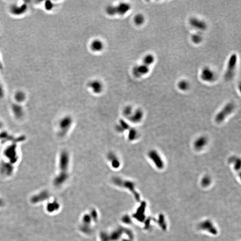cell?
I'll list each match as a JSON object with an SVG mask.
<instances>
[{"mask_svg": "<svg viewBox=\"0 0 241 241\" xmlns=\"http://www.w3.org/2000/svg\"><path fill=\"white\" fill-rule=\"evenodd\" d=\"M149 158L152 161L157 168L161 169L164 168V163L160 154L156 150H152L148 153Z\"/></svg>", "mask_w": 241, "mask_h": 241, "instance_id": "5b68a950", "label": "cell"}, {"mask_svg": "<svg viewBox=\"0 0 241 241\" xmlns=\"http://www.w3.org/2000/svg\"><path fill=\"white\" fill-rule=\"evenodd\" d=\"M237 62V56L236 54H233L229 60L227 68L225 74V79L231 80L232 79L234 75L236 67Z\"/></svg>", "mask_w": 241, "mask_h": 241, "instance_id": "7a4b0ae2", "label": "cell"}, {"mask_svg": "<svg viewBox=\"0 0 241 241\" xmlns=\"http://www.w3.org/2000/svg\"><path fill=\"white\" fill-rule=\"evenodd\" d=\"M154 57L152 55H148L145 56L143 60V64L149 67L154 62Z\"/></svg>", "mask_w": 241, "mask_h": 241, "instance_id": "d6986e66", "label": "cell"}, {"mask_svg": "<svg viewBox=\"0 0 241 241\" xmlns=\"http://www.w3.org/2000/svg\"><path fill=\"white\" fill-rule=\"evenodd\" d=\"M4 95H5V92H4V88H3L1 82L0 81V99L3 98Z\"/></svg>", "mask_w": 241, "mask_h": 241, "instance_id": "484cf974", "label": "cell"}, {"mask_svg": "<svg viewBox=\"0 0 241 241\" xmlns=\"http://www.w3.org/2000/svg\"><path fill=\"white\" fill-rule=\"evenodd\" d=\"M178 87L181 90L185 91L188 89L189 84H188V83L185 80H181L179 83Z\"/></svg>", "mask_w": 241, "mask_h": 241, "instance_id": "cb8c5ba5", "label": "cell"}, {"mask_svg": "<svg viewBox=\"0 0 241 241\" xmlns=\"http://www.w3.org/2000/svg\"><path fill=\"white\" fill-rule=\"evenodd\" d=\"M234 105L231 103L226 105L224 108L217 114L215 117V121L217 123H221L225 120L229 115H230L234 109Z\"/></svg>", "mask_w": 241, "mask_h": 241, "instance_id": "277c9868", "label": "cell"}, {"mask_svg": "<svg viewBox=\"0 0 241 241\" xmlns=\"http://www.w3.org/2000/svg\"><path fill=\"white\" fill-rule=\"evenodd\" d=\"M73 123V119L71 116L67 115L60 120L58 124L59 136L64 137L68 133Z\"/></svg>", "mask_w": 241, "mask_h": 241, "instance_id": "6da1fadb", "label": "cell"}, {"mask_svg": "<svg viewBox=\"0 0 241 241\" xmlns=\"http://www.w3.org/2000/svg\"><path fill=\"white\" fill-rule=\"evenodd\" d=\"M89 88H90L94 93L99 94L103 91V86L102 83L98 80H95L90 82L89 84Z\"/></svg>", "mask_w": 241, "mask_h": 241, "instance_id": "9c48e42d", "label": "cell"}, {"mask_svg": "<svg viewBox=\"0 0 241 241\" xmlns=\"http://www.w3.org/2000/svg\"><path fill=\"white\" fill-rule=\"evenodd\" d=\"M3 68V66H2V63H1V59H0V69H2Z\"/></svg>", "mask_w": 241, "mask_h": 241, "instance_id": "83f0119b", "label": "cell"}, {"mask_svg": "<svg viewBox=\"0 0 241 241\" xmlns=\"http://www.w3.org/2000/svg\"><path fill=\"white\" fill-rule=\"evenodd\" d=\"M130 9V6L127 3H120L116 6V13L119 15H125Z\"/></svg>", "mask_w": 241, "mask_h": 241, "instance_id": "4fadbf2b", "label": "cell"}, {"mask_svg": "<svg viewBox=\"0 0 241 241\" xmlns=\"http://www.w3.org/2000/svg\"><path fill=\"white\" fill-rule=\"evenodd\" d=\"M106 12L109 15L114 16L117 15L116 13V6H109L106 9Z\"/></svg>", "mask_w": 241, "mask_h": 241, "instance_id": "603a6c76", "label": "cell"}, {"mask_svg": "<svg viewBox=\"0 0 241 241\" xmlns=\"http://www.w3.org/2000/svg\"><path fill=\"white\" fill-rule=\"evenodd\" d=\"M107 158L110 161L111 166L114 168H118L120 167V161L115 153L112 152L109 153L107 155Z\"/></svg>", "mask_w": 241, "mask_h": 241, "instance_id": "8fae6325", "label": "cell"}, {"mask_svg": "<svg viewBox=\"0 0 241 241\" xmlns=\"http://www.w3.org/2000/svg\"><path fill=\"white\" fill-rule=\"evenodd\" d=\"M190 25L194 28L200 30H204L206 28V25L203 21L196 18H192L189 21Z\"/></svg>", "mask_w": 241, "mask_h": 241, "instance_id": "7c38bea8", "label": "cell"}, {"mask_svg": "<svg viewBox=\"0 0 241 241\" xmlns=\"http://www.w3.org/2000/svg\"><path fill=\"white\" fill-rule=\"evenodd\" d=\"M128 139L130 141H134L136 140L139 137V133L137 130L134 128H130L128 130Z\"/></svg>", "mask_w": 241, "mask_h": 241, "instance_id": "e0dca14e", "label": "cell"}, {"mask_svg": "<svg viewBox=\"0 0 241 241\" xmlns=\"http://www.w3.org/2000/svg\"><path fill=\"white\" fill-rule=\"evenodd\" d=\"M46 7L47 8L48 10H50V9H51L53 7V4L52 3H50L49 1H48V3H46Z\"/></svg>", "mask_w": 241, "mask_h": 241, "instance_id": "4316f807", "label": "cell"}, {"mask_svg": "<svg viewBox=\"0 0 241 241\" xmlns=\"http://www.w3.org/2000/svg\"><path fill=\"white\" fill-rule=\"evenodd\" d=\"M15 98L17 102H23L26 98V95L23 92L21 91H19L17 92L15 95Z\"/></svg>", "mask_w": 241, "mask_h": 241, "instance_id": "ffe728a7", "label": "cell"}, {"mask_svg": "<svg viewBox=\"0 0 241 241\" xmlns=\"http://www.w3.org/2000/svg\"><path fill=\"white\" fill-rule=\"evenodd\" d=\"M145 19L143 16L141 14H138L134 18V21L137 25H141L144 22Z\"/></svg>", "mask_w": 241, "mask_h": 241, "instance_id": "44dd1931", "label": "cell"}, {"mask_svg": "<svg viewBox=\"0 0 241 241\" xmlns=\"http://www.w3.org/2000/svg\"><path fill=\"white\" fill-rule=\"evenodd\" d=\"M201 78L204 81L212 82L215 79V75L214 73L210 69L205 68L202 70L201 74Z\"/></svg>", "mask_w": 241, "mask_h": 241, "instance_id": "52a82bcc", "label": "cell"}, {"mask_svg": "<svg viewBox=\"0 0 241 241\" xmlns=\"http://www.w3.org/2000/svg\"><path fill=\"white\" fill-rule=\"evenodd\" d=\"M27 6L25 4L17 6L13 5L10 8V11L12 14L16 15H19L25 13L27 10Z\"/></svg>", "mask_w": 241, "mask_h": 241, "instance_id": "30bf717a", "label": "cell"}, {"mask_svg": "<svg viewBox=\"0 0 241 241\" xmlns=\"http://www.w3.org/2000/svg\"><path fill=\"white\" fill-rule=\"evenodd\" d=\"M149 71V67L142 64L140 65L136 66L134 68L133 73L134 75L137 77H141L147 74Z\"/></svg>", "mask_w": 241, "mask_h": 241, "instance_id": "8992f818", "label": "cell"}, {"mask_svg": "<svg viewBox=\"0 0 241 241\" xmlns=\"http://www.w3.org/2000/svg\"><path fill=\"white\" fill-rule=\"evenodd\" d=\"M70 164V157L69 153L64 150L61 152L59 160V168L60 173H68Z\"/></svg>", "mask_w": 241, "mask_h": 241, "instance_id": "3957f363", "label": "cell"}, {"mask_svg": "<svg viewBox=\"0 0 241 241\" xmlns=\"http://www.w3.org/2000/svg\"><path fill=\"white\" fill-rule=\"evenodd\" d=\"M143 117V113L140 109H138L133 112L132 114L128 118L129 120L133 123H140Z\"/></svg>", "mask_w": 241, "mask_h": 241, "instance_id": "ba28073f", "label": "cell"}, {"mask_svg": "<svg viewBox=\"0 0 241 241\" xmlns=\"http://www.w3.org/2000/svg\"><path fill=\"white\" fill-rule=\"evenodd\" d=\"M133 108L130 105H128L124 108L123 110V114L124 116L126 118H128L133 113Z\"/></svg>", "mask_w": 241, "mask_h": 241, "instance_id": "7402d4cb", "label": "cell"}, {"mask_svg": "<svg viewBox=\"0 0 241 241\" xmlns=\"http://www.w3.org/2000/svg\"><path fill=\"white\" fill-rule=\"evenodd\" d=\"M192 40L196 44L200 43L202 40V36L199 34H195L193 36Z\"/></svg>", "mask_w": 241, "mask_h": 241, "instance_id": "d4e9b609", "label": "cell"}, {"mask_svg": "<svg viewBox=\"0 0 241 241\" xmlns=\"http://www.w3.org/2000/svg\"><path fill=\"white\" fill-rule=\"evenodd\" d=\"M130 127L127 123L124 120L121 119L118 124L116 126V131L119 133H123L125 130H128Z\"/></svg>", "mask_w": 241, "mask_h": 241, "instance_id": "2e32d148", "label": "cell"}, {"mask_svg": "<svg viewBox=\"0 0 241 241\" xmlns=\"http://www.w3.org/2000/svg\"><path fill=\"white\" fill-rule=\"evenodd\" d=\"M103 43L99 39H96L93 41L91 44V48L93 51L95 52H100L104 48Z\"/></svg>", "mask_w": 241, "mask_h": 241, "instance_id": "9a60e30c", "label": "cell"}, {"mask_svg": "<svg viewBox=\"0 0 241 241\" xmlns=\"http://www.w3.org/2000/svg\"><path fill=\"white\" fill-rule=\"evenodd\" d=\"M12 110L14 114L17 118L23 116V109L22 107L19 105L15 104L12 106Z\"/></svg>", "mask_w": 241, "mask_h": 241, "instance_id": "ac0fdd59", "label": "cell"}, {"mask_svg": "<svg viewBox=\"0 0 241 241\" xmlns=\"http://www.w3.org/2000/svg\"><path fill=\"white\" fill-rule=\"evenodd\" d=\"M207 141V139L204 136L200 137L194 142V148L197 150H201L206 145Z\"/></svg>", "mask_w": 241, "mask_h": 241, "instance_id": "5bb4252c", "label": "cell"}]
</instances>
